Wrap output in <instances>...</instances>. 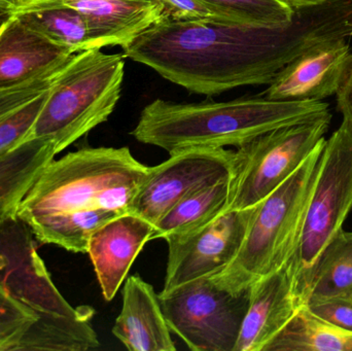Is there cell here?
<instances>
[{
    "instance_id": "obj_1",
    "label": "cell",
    "mask_w": 352,
    "mask_h": 351,
    "mask_svg": "<svg viewBox=\"0 0 352 351\" xmlns=\"http://www.w3.org/2000/svg\"><path fill=\"white\" fill-rule=\"evenodd\" d=\"M351 37L352 0H324L295 8L291 22L276 26L166 16L123 54L188 92L214 96L269 84L311 47Z\"/></svg>"
},
{
    "instance_id": "obj_2",
    "label": "cell",
    "mask_w": 352,
    "mask_h": 351,
    "mask_svg": "<svg viewBox=\"0 0 352 351\" xmlns=\"http://www.w3.org/2000/svg\"><path fill=\"white\" fill-rule=\"evenodd\" d=\"M329 111L330 105L322 101L274 100L263 94L221 102L156 99L144 107L130 134L169 155L190 148H239L256 136Z\"/></svg>"
},
{
    "instance_id": "obj_3",
    "label": "cell",
    "mask_w": 352,
    "mask_h": 351,
    "mask_svg": "<svg viewBox=\"0 0 352 351\" xmlns=\"http://www.w3.org/2000/svg\"><path fill=\"white\" fill-rule=\"evenodd\" d=\"M37 240L18 216L0 220V284L36 315L21 350L87 351L100 346L92 327L95 310L74 307L52 280Z\"/></svg>"
},
{
    "instance_id": "obj_4",
    "label": "cell",
    "mask_w": 352,
    "mask_h": 351,
    "mask_svg": "<svg viewBox=\"0 0 352 351\" xmlns=\"http://www.w3.org/2000/svg\"><path fill=\"white\" fill-rule=\"evenodd\" d=\"M151 167L129 148H82L55 160L39 177L19 208L30 225L57 214L104 208L129 214Z\"/></svg>"
},
{
    "instance_id": "obj_5",
    "label": "cell",
    "mask_w": 352,
    "mask_h": 351,
    "mask_svg": "<svg viewBox=\"0 0 352 351\" xmlns=\"http://www.w3.org/2000/svg\"><path fill=\"white\" fill-rule=\"evenodd\" d=\"M324 141L303 164L254 207L239 253L212 276L221 286L239 292L280 269L293 255L322 163Z\"/></svg>"
},
{
    "instance_id": "obj_6",
    "label": "cell",
    "mask_w": 352,
    "mask_h": 351,
    "mask_svg": "<svg viewBox=\"0 0 352 351\" xmlns=\"http://www.w3.org/2000/svg\"><path fill=\"white\" fill-rule=\"evenodd\" d=\"M124 54H74L54 78L30 137L49 140L57 155L105 123L121 98Z\"/></svg>"
},
{
    "instance_id": "obj_7",
    "label": "cell",
    "mask_w": 352,
    "mask_h": 351,
    "mask_svg": "<svg viewBox=\"0 0 352 351\" xmlns=\"http://www.w3.org/2000/svg\"><path fill=\"white\" fill-rule=\"evenodd\" d=\"M351 210L352 122L343 117L340 127L324 144L299 241L287 261L299 307L307 301L318 257L342 230Z\"/></svg>"
},
{
    "instance_id": "obj_8",
    "label": "cell",
    "mask_w": 352,
    "mask_h": 351,
    "mask_svg": "<svg viewBox=\"0 0 352 351\" xmlns=\"http://www.w3.org/2000/svg\"><path fill=\"white\" fill-rule=\"evenodd\" d=\"M331 120L329 111L256 136L237 148L227 210L254 207L285 183L326 139Z\"/></svg>"
},
{
    "instance_id": "obj_9",
    "label": "cell",
    "mask_w": 352,
    "mask_h": 351,
    "mask_svg": "<svg viewBox=\"0 0 352 351\" xmlns=\"http://www.w3.org/2000/svg\"><path fill=\"white\" fill-rule=\"evenodd\" d=\"M250 294L252 286L232 292L203 278L158 296L169 330L190 350L234 351Z\"/></svg>"
},
{
    "instance_id": "obj_10",
    "label": "cell",
    "mask_w": 352,
    "mask_h": 351,
    "mask_svg": "<svg viewBox=\"0 0 352 351\" xmlns=\"http://www.w3.org/2000/svg\"><path fill=\"white\" fill-rule=\"evenodd\" d=\"M234 155L226 148H190L169 155L168 160L151 167L129 214L156 224L186 196L231 177Z\"/></svg>"
},
{
    "instance_id": "obj_11",
    "label": "cell",
    "mask_w": 352,
    "mask_h": 351,
    "mask_svg": "<svg viewBox=\"0 0 352 351\" xmlns=\"http://www.w3.org/2000/svg\"><path fill=\"white\" fill-rule=\"evenodd\" d=\"M254 207L225 210L202 228L166 241L168 260L162 293L199 278H212L227 268L239 253Z\"/></svg>"
},
{
    "instance_id": "obj_12",
    "label": "cell",
    "mask_w": 352,
    "mask_h": 351,
    "mask_svg": "<svg viewBox=\"0 0 352 351\" xmlns=\"http://www.w3.org/2000/svg\"><path fill=\"white\" fill-rule=\"evenodd\" d=\"M351 60L346 38L320 43L283 67L262 94L274 100H324L337 94Z\"/></svg>"
},
{
    "instance_id": "obj_13",
    "label": "cell",
    "mask_w": 352,
    "mask_h": 351,
    "mask_svg": "<svg viewBox=\"0 0 352 351\" xmlns=\"http://www.w3.org/2000/svg\"><path fill=\"white\" fill-rule=\"evenodd\" d=\"M154 231V225L144 218L124 214L92 235L87 253L105 300L115 298L140 251L152 240Z\"/></svg>"
},
{
    "instance_id": "obj_14",
    "label": "cell",
    "mask_w": 352,
    "mask_h": 351,
    "mask_svg": "<svg viewBox=\"0 0 352 351\" xmlns=\"http://www.w3.org/2000/svg\"><path fill=\"white\" fill-rule=\"evenodd\" d=\"M74 55L12 14L0 25V89L59 70Z\"/></svg>"
},
{
    "instance_id": "obj_15",
    "label": "cell",
    "mask_w": 352,
    "mask_h": 351,
    "mask_svg": "<svg viewBox=\"0 0 352 351\" xmlns=\"http://www.w3.org/2000/svg\"><path fill=\"white\" fill-rule=\"evenodd\" d=\"M298 309L287 262L280 269L252 284L250 305L234 351H263Z\"/></svg>"
},
{
    "instance_id": "obj_16",
    "label": "cell",
    "mask_w": 352,
    "mask_h": 351,
    "mask_svg": "<svg viewBox=\"0 0 352 351\" xmlns=\"http://www.w3.org/2000/svg\"><path fill=\"white\" fill-rule=\"evenodd\" d=\"M159 296L140 275L128 278L113 334L130 351H175Z\"/></svg>"
},
{
    "instance_id": "obj_17",
    "label": "cell",
    "mask_w": 352,
    "mask_h": 351,
    "mask_svg": "<svg viewBox=\"0 0 352 351\" xmlns=\"http://www.w3.org/2000/svg\"><path fill=\"white\" fill-rule=\"evenodd\" d=\"M84 14L101 47L125 49L166 16L162 0H57Z\"/></svg>"
},
{
    "instance_id": "obj_18",
    "label": "cell",
    "mask_w": 352,
    "mask_h": 351,
    "mask_svg": "<svg viewBox=\"0 0 352 351\" xmlns=\"http://www.w3.org/2000/svg\"><path fill=\"white\" fill-rule=\"evenodd\" d=\"M56 155L51 141L33 137L0 154V220L18 216L21 204Z\"/></svg>"
},
{
    "instance_id": "obj_19",
    "label": "cell",
    "mask_w": 352,
    "mask_h": 351,
    "mask_svg": "<svg viewBox=\"0 0 352 351\" xmlns=\"http://www.w3.org/2000/svg\"><path fill=\"white\" fill-rule=\"evenodd\" d=\"M12 14L74 54L102 49L84 14L57 0H25Z\"/></svg>"
},
{
    "instance_id": "obj_20",
    "label": "cell",
    "mask_w": 352,
    "mask_h": 351,
    "mask_svg": "<svg viewBox=\"0 0 352 351\" xmlns=\"http://www.w3.org/2000/svg\"><path fill=\"white\" fill-rule=\"evenodd\" d=\"M230 197L231 177L186 196L154 225L152 240L168 241L202 228L227 210Z\"/></svg>"
},
{
    "instance_id": "obj_21",
    "label": "cell",
    "mask_w": 352,
    "mask_h": 351,
    "mask_svg": "<svg viewBox=\"0 0 352 351\" xmlns=\"http://www.w3.org/2000/svg\"><path fill=\"white\" fill-rule=\"evenodd\" d=\"M263 351H352V333L320 319L302 305Z\"/></svg>"
},
{
    "instance_id": "obj_22",
    "label": "cell",
    "mask_w": 352,
    "mask_h": 351,
    "mask_svg": "<svg viewBox=\"0 0 352 351\" xmlns=\"http://www.w3.org/2000/svg\"><path fill=\"white\" fill-rule=\"evenodd\" d=\"M121 214H124L95 208L41 218L28 227L38 242L57 245L72 253H87L92 235Z\"/></svg>"
},
{
    "instance_id": "obj_23",
    "label": "cell",
    "mask_w": 352,
    "mask_h": 351,
    "mask_svg": "<svg viewBox=\"0 0 352 351\" xmlns=\"http://www.w3.org/2000/svg\"><path fill=\"white\" fill-rule=\"evenodd\" d=\"M337 296L352 297V232L343 229L318 257L306 304Z\"/></svg>"
},
{
    "instance_id": "obj_24",
    "label": "cell",
    "mask_w": 352,
    "mask_h": 351,
    "mask_svg": "<svg viewBox=\"0 0 352 351\" xmlns=\"http://www.w3.org/2000/svg\"><path fill=\"white\" fill-rule=\"evenodd\" d=\"M221 19L240 24L276 26L293 19L295 8L283 0H201Z\"/></svg>"
},
{
    "instance_id": "obj_25",
    "label": "cell",
    "mask_w": 352,
    "mask_h": 351,
    "mask_svg": "<svg viewBox=\"0 0 352 351\" xmlns=\"http://www.w3.org/2000/svg\"><path fill=\"white\" fill-rule=\"evenodd\" d=\"M36 321L34 313L16 301L0 284V351H19Z\"/></svg>"
},
{
    "instance_id": "obj_26",
    "label": "cell",
    "mask_w": 352,
    "mask_h": 351,
    "mask_svg": "<svg viewBox=\"0 0 352 351\" xmlns=\"http://www.w3.org/2000/svg\"><path fill=\"white\" fill-rule=\"evenodd\" d=\"M50 89L23 105L18 111L0 120V154L8 152L30 137L35 120L49 94Z\"/></svg>"
},
{
    "instance_id": "obj_27",
    "label": "cell",
    "mask_w": 352,
    "mask_h": 351,
    "mask_svg": "<svg viewBox=\"0 0 352 351\" xmlns=\"http://www.w3.org/2000/svg\"><path fill=\"white\" fill-rule=\"evenodd\" d=\"M61 69L60 68L51 73L33 78L12 88L0 89V120L18 111L23 105L49 90L54 78Z\"/></svg>"
},
{
    "instance_id": "obj_28",
    "label": "cell",
    "mask_w": 352,
    "mask_h": 351,
    "mask_svg": "<svg viewBox=\"0 0 352 351\" xmlns=\"http://www.w3.org/2000/svg\"><path fill=\"white\" fill-rule=\"evenodd\" d=\"M314 315L328 323L352 333V297H331L307 303Z\"/></svg>"
},
{
    "instance_id": "obj_29",
    "label": "cell",
    "mask_w": 352,
    "mask_h": 351,
    "mask_svg": "<svg viewBox=\"0 0 352 351\" xmlns=\"http://www.w3.org/2000/svg\"><path fill=\"white\" fill-rule=\"evenodd\" d=\"M166 16L176 21L221 20V16L201 0H162Z\"/></svg>"
},
{
    "instance_id": "obj_30",
    "label": "cell",
    "mask_w": 352,
    "mask_h": 351,
    "mask_svg": "<svg viewBox=\"0 0 352 351\" xmlns=\"http://www.w3.org/2000/svg\"><path fill=\"white\" fill-rule=\"evenodd\" d=\"M337 109L352 122V60L342 84L337 92Z\"/></svg>"
},
{
    "instance_id": "obj_31",
    "label": "cell",
    "mask_w": 352,
    "mask_h": 351,
    "mask_svg": "<svg viewBox=\"0 0 352 351\" xmlns=\"http://www.w3.org/2000/svg\"><path fill=\"white\" fill-rule=\"evenodd\" d=\"M25 0H0V19L6 20L24 3Z\"/></svg>"
},
{
    "instance_id": "obj_32",
    "label": "cell",
    "mask_w": 352,
    "mask_h": 351,
    "mask_svg": "<svg viewBox=\"0 0 352 351\" xmlns=\"http://www.w3.org/2000/svg\"><path fill=\"white\" fill-rule=\"evenodd\" d=\"M283 1L287 2V3H289V5L295 8L308 5V4L320 3V2L324 1V0H283Z\"/></svg>"
}]
</instances>
